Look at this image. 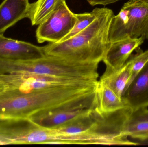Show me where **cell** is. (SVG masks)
<instances>
[{
  "instance_id": "7c38bea8",
  "label": "cell",
  "mask_w": 148,
  "mask_h": 147,
  "mask_svg": "<svg viewBox=\"0 0 148 147\" xmlns=\"http://www.w3.org/2000/svg\"><path fill=\"white\" fill-rule=\"evenodd\" d=\"M96 94L95 110L100 114H108L126 107L121 98L99 80L96 88Z\"/></svg>"
},
{
  "instance_id": "30bf717a",
  "label": "cell",
  "mask_w": 148,
  "mask_h": 147,
  "mask_svg": "<svg viewBox=\"0 0 148 147\" xmlns=\"http://www.w3.org/2000/svg\"><path fill=\"white\" fill-rule=\"evenodd\" d=\"M29 0H4L0 4V34L20 20L28 18Z\"/></svg>"
},
{
  "instance_id": "ba28073f",
  "label": "cell",
  "mask_w": 148,
  "mask_h": 147,
  "mask_svg": "<svg viewBox=\"0 0 148 147\" xmlns=\"http://www.w3.org/2000/svg\"><path fill=\"white\" fill-rule=\"evenodd\" d=\"M95 110L92 108L60 109L36 114L29 118L41 127L55 129L90 114Z\"/></svg>"
},
{
  "instance_id": "5bb4252c",
  "label": "cell",
  "mask_w": 148,
  "mask_h": 147,
  "mask_svg": "<svg viewBox=\"0 0 148 147\" xmlns=\"http://www.w3.org/2000/svg\"><path fill=\"white\" fill-rule=\"evenodd\" d=\"M103 8H96L91 12L88 13L76 14L77 21L72 31L67 35L60 41H64L73 37L82 30L86 28L100 14Z\"/></svg>"
},
{
  "instance_id": "ac0fdd59",
  "label": "cell",
  "mask_w": 148,
  "mask_h": 147,
  "mask_svg": "<svg viewBox=\"0 0 148 147\" xmlns=\"http://www.w3.org/2000/svg\"><path fill=\"white\" fill-rule=\"evenodd\" d=\"M120 1L121 0H87V1L92 6L97 5L106 6L109 4L115 3Z\"/></svg>"
},
{
  "instance_id": "3957f363",
  "label": "cell",
  "mask_w": 148,
  "mask_h": 147,
  "mask_svg": "<svg viewBox=\"0 0 148 147\" xmlns=\"http://www.w3.org/2000/svg\"><path fill=\"white\" fill-rule=\"evenodd\" d=\"M0 82L8 88L24 93L63 88L90 89L96 87L98 79L63 77L33 73L1 74Z\"/></svg>"
},
{
  "instance_id": "6da1fadb",
  "label": "cell",
  "mask_w": 148,
  "mask_h": 147,
  "mask_svg": "<svg viewBox=\"0 0 148 147\" xmlns=\"http://www.w3.org/2000/svg\"><path fill=\"white\" fill-rule=\"evenodd\" d=\"M114 16L113 10L103 8L92 23L73 37L42 47L44 54L76 63L99 64L110 44L108 32Z\"/></svg>"
},
{
  "instance_id": "d6986e66",
  "label": "cell",
  "mask_w": 148,
  "mask_h": 147,
  "mask_svg": "<svg viewBox=\"0 0 148 147\" xmlns=\"http://www.w3.org/2000/svg\"><path fill=\"white\" fill-rule=\"evenodd\" d=\"M128 2L131 4H140L148 6V0H129Z\"/></svg>"
},
{
  "instance_id": "277c9868",
  "label": "cell",
  "mask_w": 148,
  "mask_h": 147,
  "mask_svg": "<svg viewBox=\"0 0 148 147\" xmlns=\"http://www.w3.org/2000/svg\"><path fill=\"white\" fill-rule=\"evenodd\" d=\"M148 40V6L124 3L111 19L108 32L109 43L127 38Z\"/></svg>"
},
{
  "instance_id": "44dd1931",
  "label": "cell",
  "mask_w": 148,
  "mask_h": 147,
  "mask_svg": "<svg viewBox=\"0 0 148 147\" xmlns=\"http://www.w3.org/2000/svg\"><path fill=\"white\" fill-rule=\"evenodd\" d=\"M147 141H148V140H147Z\"/></svg>"
},
{
  "instance_id": "9c48e42d",
  "label": "cell",
  "mask_w": 148,
  "mask_h": 147,
  "mask_svg": "<svg viewBox=\"0 0 148 147\" xmlns=\"http://www.w3.org/2000/svg\"><path fill=\"white\" fill-rule=\"evenodd\" d=\"M144 40L142 37L128 38L110 43L102 60L106 68L114 70L122 67L132 52L142 45Z\"/></svg>"
},
{
  "instance_id": "ffe728a7",
  "label": "cell",
  "mask_w": 148,
  "mask_h": 147,
  "mask_svg": "<svg viewBox=\"0 0 148 147\" xmlns=\"http://www.w3.org/2000/svg\"><path fill=\"white\" fill-rule=\"evenodd\" d=\"M8 88V86L5 85L4 83L0 82V93L3 92L6 90Z\"/></svg>"
},
{
  "instance_id": "5b68a950",
  "label": "cell",
  "mask_w": 148,
  "mask_h": 147,
  "mask_svg": "<svg viewBox=\"0 0 148 147\" xmlns=\"http://www.w3.org/2000/svg\"><path fill=\"white\" fill-rule=\"evenodd\" d=\"M77 18L64 2L51 15L38 25L36 36L38 43L60 41L73 28Z\"/></svg>"
},
{
  "instance_id": "4fadbf2b",
  "label": "cell",
  "mask_w": 148,
  "mask_h": 147,
  "mask_svg": "<svg viewBox=\"0 0 148 147\" xmlns=\"http://www.w3.org/2000/svg\"><path fill=\"white\" fill-rule=\"evenodd\" d=\"M66 1V0H37L30 3L28 18L32 26L40 25Z\"/></svg>"
},
{
  "instance_id": "9a60e30c",
  "label": "cell",
  "mask_w": 148,
  "mask_h": 147,
  "mask_svg": "<svg viewBox=\"0 0 148 147\" xmlns=\"http://www.w3.org/2000/svg\"><path fill=\"white\" fill-rule=\"evenodd\" d=\"M122 134L125 137L147 141L148 121L129 122L127 121L123 127Z\"/></svg>"
},
{
  "instance_id": "8992f818",
  "label": "cell",
  "mask_w": 148,
  "mask_h": 147,
  "mask_svg": "<svg viewBox=\"0 0 148 147\" xmlns=\"http://www.w3.org/2000/svg\"><path fill=\"white\" fill-rule=\"evenodd\" d=\"M42 47L6 38L0 34V59L31 60L45 57Z\"/></svg>"
},
{
  "instance_id": "52a82bcc",
  "label": "cell",
  "mask_w": 148,
  "mask_h": 147,
  "mask_svg": "<svg viewBox=\"0 0 148 147\" xmlns=\"http://www.w3.org/2000/svg\"><path fill=\"white\" fill-rule=\"evenodd\" d=\"M122 99L133 112L148 108V61L123 92Z\"/></svg>"
},
{
  "instance_id": "e0dca14e",
  "label": "cell",
  "mask_w": 148,
  "mask_h": 147,
  "mask_svg": "<svg viewBox=\"0 0 148 147\" xmlns=\"http://www.w3.org/2000/svg\"><path fill=\"white\" fill-rule=\"evenodd\" d=\"M128 121L129 122L148 121V108L140 109L133 112Z\"/></svg>"
},
{
  "instance_id": "8fae6325",
  "label": "cell",
  "mask_w": 148,
  "mask_h": 147,
  "mask_svg": "<svg viewBox=\"0 0 148 147\" xmlns=\"http://www.w3.org/2000/svg\"><path fill=\"white\" fill-rule=\"evenodd\" d=\"M131 74V64L128 60L120 68L114 70L106 68L99 81L106 85L118 96L122 98L129 85Z\"/></svg>"
},
{
  "instance_id": "2e32d148",
  "label": "cell",
  "mask_w": 148,
  "mask_h": 147,
  "mask_svg": "<svg viewBox=\"0 0 148 147\" xmlns=\"http://www.w3.org/2000/svg\"><path fill=\"white\" fill-rule=\"evenodd\" d=\"M128 60L130 61L131 64L132 72L130 84L134 78L137 75L139 72L145 65L146 63L148 62V50L145 51H141V52H139L137 54L130 59L129 58Z\"/></svg>"
},
{
  "instance_id": "7a4b0ae2",
  "label": "cell",
  "mask_w": 148,
  "mask_h": 147,
  "mask_svg": "<svg viewBox=\"0 0 148 147\" xmlns=\"http://www.w3.org/2000/svg\"><path fill=\"white\" fill-rule=\"evenodd\" d=\"M69 88L24 93L7 88L0 93V120L29 118L36 114L66 108L76 98Z\"/></svg>"
}]
</instances>
